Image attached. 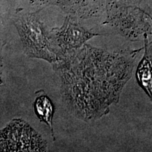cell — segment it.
I'll return each instance as SVG.
<instances>
[{
    "mask_svg": "<svg viewBox=\"0 0 152 152\" xmlns=\"http://www.w3.org/2000/svg\"><path fill=\"white\" fill-rule=\"evenodd\" d=\"M135 52H110L84 44L61 57L62 94L75 117L92 122L109 113L132 77Z\"/></svg>",
    "mask_w": 152,
    "mask_h": 152,
    "instance_id": "1",
    "label": "cell"
},
{
    "mask_svg": "<svg viewBox=\"0 0 152 152\" xmlns=\"http://www.w3.org/2000/svg\"><path fill=\"white\" fill-rule=\"evenodd\" d=\"M107 9V23L127 39L136 41L141 36L152 35L151 18L142 9L120 2L110 4Z\"/></svg>",
    "mask_w": 152,
    "mask_h": 152,
    "instance_id": "2",
    "label": "cell"
},
{
    "mask_svg": "<svg viewBox=\"0 0 152 152\" xmlns=\"http://www.w3.org/2000/svg\"><path fill=\"white\" fill-rule=\"evenodd\" d=\"M47 143L28 123L13 121L0 132V151H45Z\"/></svg>",
    "mask_w": 152,
    "mask_h": 152,
    "instance_id": "3",
    "label": "cell"
},
{
    "mask_svg": "<svg viewBox=\"0 0 152 152\" xmlns=\"http://www.w3.org/2000/svg\"><path fill=\"white\" fill-rule=\"evenodd\" d=\"M19 26L26 48L31 56L49 61L56 60L58 56L51 47L46 32L35 14H26L20 17Z\"/></svg>",
    "mask_w": 152,
    "mask_h": 152,
    "instance_id": "4",
    "label": "cell"
},
{
    "mask_svg": "<svg viewBox=\"0 0 152 152\" xmlns=\"http://www.w3.org/2000/svg\"><path fill=\"white\" fill-rule=\"evenodd\" d=\"M98 35L82 27L75 18L66 17L63 26L56 32V40L61 48L59 58L68 53L79 49L87 41Z\"/></svg>",
    "mask_w": 152,
    "mask_h": 152,
    "instance_id": "5",
    "label": "cell"
},
{
    "mask_svg": "<svg viewBox=\"0 0 152 152\" xmlns=\"http://www.w3.org/2000/svg\"><path fill=\"white\" fill-rule=\"evenodd\" d=\"M144 55L137 66L136 78L138 84L145 91L152 102V57L148 47L147 35H144Z\"/></svg>",
    "mask_w": 152,
    "mask_h": 152,
    "instance_id": "6",
    "label": "cell"
},
{
    "mask_svg": "<svg viewBox=\"0 0 152 152\" xmlns=\"http://www.w3.org/2000/svg\"><path fill=\"white\" fill-rule=\"evenodd\" d=\"M34 109L40 121L46 123L53 132L52 118L54 115V106L50 99L46 95L38 96L34 103Z\"/></svg>",
    "mask_w": 152,
    "mask_h": 152,
    "instance_id": "7",
    "label": "cell"
},
{
    "mask_svg": "<svg viewBox=\"0 0 152 152\" xmlns=\"http://www.w3.org/2000/svg\"><path fill=\"white\" fill-rule=\"evenodd\" d=\"M146 13H147V14L149 16L150 18H151V23H152V8L147 9V12H146ZM151 45H152V41H151V43L148 44V46H151Z\"/></svg>",
    "mask_w": 152,
    "mask_h": 152,
    "instance_id": "8",
    "label": "cell"
}]
</instances>
